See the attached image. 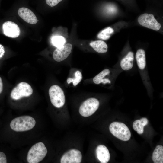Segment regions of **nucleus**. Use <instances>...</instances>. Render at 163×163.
Returning <instances> with one entry per match:
<instances>
[{"label": "nucleus", "mask_w": 163, "mask_h": 163, "mask_svg": "<svg viewBox=\"0 0 163 163\" xmlns=\"http://www.w3.org/2000/svg\"><path fill=\"white\" fill-rule=\"evenodd\" d=\"M36 124L35 119L29 116H23L17 117L11 121L10 126L13 130L23 132L33 129Z\"/></svg>", "instance_id": "1"}, {"label": "nucleus", "mask_w": 163, "mask_h": 163, "mask_svg": "<svg viewBox=\"0 0 163 163\" xmlns=\"http://www.w3.org/2000/svg\"><path fill=\"white\" fill-rule=\"evenodd\" d=\"M47 152L46 148L42 142L34 145L28 152L27 159L29 163H38L41 161Z\"/></svg>", "instance_id": "2"}, {"label": "nucleus", "mask_w": 163, "mask_h": 163, "mask_svg": "<svg viewBox=\"0 0 163 163\" xmlns=\"http://www.w3.org/2000/svg\"><path fill=\"white\" fill-rule=\"evenodd\" d=\"M109 130L114 136L123 141L129 140L131 136L128 127L121 122H114L111 123L109 126Z\"/></svg>", "instance_id": "3"}, {"label": "nucleus", "mask_w": 163, "mask_h": 163, "mask_svg": "<svg viewBox=\"0 0 163 163\" xmlns=\"http://www.w3.org/2000/svg\"><path fill=\"white\" fill-rule=\"evenodd\" d=\"M49 94L51 102L55 107L59 108L64 106L65 97L63 90L59 86L54 85L49 90Z\"/></svg>", "instance_id": "4"}, {"label": "nucleus", "mask_w": 163, "mask_h": 163, "mask_svg": "<svg viewBox=\"0 0 163 163\" xmlns=\"http://www.w3.org/2000/svg\"><path fill=\"white\" fill-rule=\"evenodd\" d=\"M33 90L28 83L21 82L18 84L12 90L11 97L14 100H18L24 97H28L32 94Z\"/></svg>", "instance_id": "5"}, {"label": "nucleus", "mask_w": 163, "mask_h": 163, "mask_svg": "<svg viewBox=\"0 0 163 163\" xmlns=\"http://www.w3.org/2000/svg\"><path fill=\"white\" fill-rule=\"evenodd\" d=\"M99 105L98 100L94 98H89L80 105L79 108L80 114L84 117L90 116L97 110Z\"/></svg>", "instance_id": "6"}, {"label": "nucleus", "mask_w": 163, "mask_h": 163, "mask_svg": "<svg viewBox=\"0 0 163 163\" xmlns=\"http://www.w3.org/2000/svg\"><path fill=\"white\" fill-rule=\"evenodd\" d=\"M138 21L141 25L146 28L158 31L161 25L155 18L152 14L144 13L140 15L138 18Z\"/></svg>", "instance_id": "7"}, {"label": "nucleus", "mask_w": 163, "mask_h": 163, "mask_svg": "<svg viewBox=\"0 0 163 163\" xmlns=\"http://www.w3.org/2000/svg\"><path fill=\"white\" fill-rule=\"evenodd\" d=\"M81 152L76 149H71L65 152L62 156L61 163H80L82 160Z\"/></svg>", "instance_id": "8"}, {"label": "nucleus", "mask_w": 163, "mask_h": 163, "mask_svg": "<svg viewBox=\"0 0 163 163\" xmlns=\"http://www.w3.org/2000/svg\"><path fill=\"white\" fill-rule=\"evenodd\" d=\"M72 47V44L67 43L57 47L53 53V59L58 62H61L65 59L71 53Z\"/></svg>", "instance_id": "9"}, {"label": "nucleus", "mask_w": 163, "mask_h": 163, "mask_svg": "<svg viewBox=\"0 0 163 163\" xmlns=\"http://www.w3.org/2000/svg\"><path fill=\"white\" fill-rule=\"evenodd\" d=\"M2 28L4 35L9 37L16 38L20 34V30L18 25L12 21H8L5 22Z\"/></svg>", "instance_id": "10"}, {"label": "nucleus", "mask_w": 163, "mask_h": 163, "mask_svg": "<svg viewBox=\"0 0 163 163\" xmlns=\"http://www.w3.org/2000/svg\"><path fill=\"white\" fill-rule=\"evenodd\" d=\"M18 14L22 19L28 23L34 24L38 21L34 13L27 8H20L18 10Z\"/></svg>", "instance_id": "11"}, {"label": "nucleus", "mask_w": 163, "mask_h": 163, "mask_svg": "<svg viewBox=\"0 0 163 163\" xmlns=\"http://www.w3.org/2000/svg\"><path fill=\"white\" fill-rule=\"evenodd\" d=\"M97 158L101 163H107L109 161L110 155L107 147L103 145H100L96 149Z\"/></svg>", "instance_id": "12"}, {"label": "nucleus", "mask_w": 163, "mask_h": 163, "mask_svg": "<svg viewBox=\"0 0 163 163\" xmlns=\"http://www.w3.org/2000/svg\"><path fill=\"white\" fill-rule=\"evenodd\" d=\"M134 59L133 53L131 51L128 52L120 62V66L122 69L124 70H128L131 69L133 66Z\"/></svg>", "instance_id": "13"}, {"label": "nucleus", "mask_w": 163, "mask_h": 163, "mask_svg": "<svg viewBox=\"0 0 163 163\" xmlns=\"http://www.w3.org/2000/svg\"><path fill=\"white\" fill-rule=\"evenodd\" d=\"M90 46L97 53H106L107 51L108 46L106 43L101 40L91 41Z\"/></svg>", "instance_id": "14"}, {"label": "nucleus", "mask_w": 163, "mask_h": 163, "mask_svg": "<svg viewBox=\"0 0 163 163\" xmlns=\"http://www.w3.org/2000/svg\"><path fill=\"white\" fill-rule=\"evenodd\" d=\"M136 59L137 65L141 70L144 69L146 66L145 54L144 50L139 49L137 51Z\"/></svg>", "instance_id": "15"}, {"label": "nucleus", "mask_w": 163, "mask_h": 163, "mask_svg": "<svg viewBox=\"0 0 163 163\" xmlns=\"http://www.w3.org/2000/svg\"><path fill=\"white\" fill-rule=\"evenodd\" d=\"M110 73V71L109 69L103 70L94 78L93 79L94 83L96 84H99L101 83L104 84L110 83V81L109 79L104 78Z\"/></svg>", "instance_id": "16"}, {"label": "nucleus", "mask_w": 163, "mask_h": 163, "mask_svg": "<svg viewBox=\"0 0 163 163\" xmlns=\"http://www.w3.org/2000/svg\"><path fill=\"white\" fill-rule=\"evenodd\" d=\"M148 119L145 117L136 120L133 123V128L134 130L137 131L138 133L141 134L143 132L144 126L148 124Z\"/></svg>", "instance_id": "17"}, {"label": "nucleus", "mask_w": 163, "mask_h": 163, "mask_svg": "<svg viewBox=\"0 0 163 163\" xmlns=\"http://www.w3.org/2000/svg\"><path fill=\"white\" fill-rule=\"evenodd\" d=\"M155 163H163V146L161 145L156 146L154 149L152 157Z\"/></svg>", "instance_id": "18"}, {"label": "nucleus", "mask_w": 163, "mask_h": 163, "mask_svg": "<svg viewBox=\"0 0 163 163\" xmlns=\"http://www.w3.org/2000/svg\"><path fill=\"white\" fill-rule=\"evenodd\" d=\"M114 32V30L112 28L109 27L105 28L98 34L97 37L98 38L104 40L109 39L111 35Z\"/></svg>", "instance_id": "19"}, {"label": "nucleus", "mask_w": 163, "mask_h": 163, "mask_svg": "<svg viewBox=\"0 0 163 163\" xmlns=\"http://www.w3.org/2000/svg\"><path fill=\"white\" fill-rule=\"evenodd\" d=\"M82 78V73L79 71L77 70L75 72V77L73 78H68L67 80V82L68 84L72 82L73 86H76L80 82Z\"/></svg>", "instance_id": "20"}, {"label": "nucleus", "mask_w": 163, "mask_h": 163, "mask_svg": "<svg viewBox=\"0 0 163 163\" xmlns=\"http://www.w3.org/2000/svg\"><path fill=\"white\" fill-rule=\"evenodd\" d=\"M53 45L56 47L64 45L66 43L65 38L62 36H55L53 37L51 40Z\"/></svg>", "instance_id": "21"}, {"label": "nucleus", "mask_w": 163, "mask_h": 163, "mask_svg": "<svg viewBox=\"0 0 163 163\" xmlns=\"http://www.w3.org/2000/svg\"><path fill=\"white\" fill-rule=\"evenodd\" d=\"M46 3L50 7L56 5L62 0H45Z\"/></svg>", "instance_id": "22"}, {"label": "nucleus", "mask_w": 163, "mask_h": 163, "mask_svg": "<svg viewBox=\"0 0 163 163\" xmlns=\"http://www.w3.org/2000/svg\"><path fill=\"white\" fill-rule=\"evenodd\" d=\"M7 163V158L5 154L3 152H0V163Z\"/></svg>", "instance_id": "23"}, {"label": "nucleus", "mask_w": 163, "mask_h": 163, "mask_svg": "<svg viewBox=\"0 0 163 163\" xmlns=\"http://www.w3.org/2000/svg\"><path fill=\"white\" fill-rule=\"evenodd\" d=\"M5 51L4 47L0 44V58L4 55Z\"/></svg>", "instance_id": "24"}, {"label": "nucleus", "mask_w": 163, "mask_h": 163, "mask_svg": "<svg viewBox=\"0 0 163 163\" xmlns=\"http://www.w3.org/2000/svg\"><path fill=\"white\" fill-rule=\"evenodd\" d=\"M3 89V84L2 78L0 77V94L2 92Z\"/></svg>", "instance_id": "25"}]
</instances>
